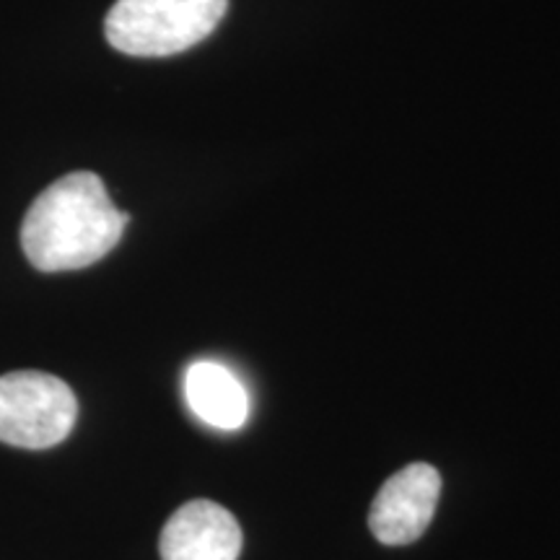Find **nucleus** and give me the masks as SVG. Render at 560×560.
<instances>
[{
  "instance_id": "f257e3e1",
  "label": "nucleus",
  "mask_w": 560,
  "mask_h": 560,
  "mask_svg": "<svg viewBox=\"0 0 560 560\" xmlns=\"http://www.w3.org/2000/svg\"><path fill=\"white\" fill-rule=\"evenodd\" d=\"M128 221L96 174L73 172L52 182L26 210L21 247L42 272L81 270L117 247Z\"/></svg>"
},
{
  "instance_id": "f03ea898",
  "label": "nucleus",
  "mask_w": 560,
  "mask_h": 560,
  "mask_svg": "<svg viewBox=\"0 0 560 560\" xmlns=\"http://www.w3.org/2000/svg\"><path fill=\"white\" fill-rule=\"evenodd\" d=\"M226 9L229 0H117L104 32L125 55L166 58L206 39Z\"/></svg>"
},
{
  "instance_id": "7ed1b4c3",
  "label": "nucleus",
  "mask_w": 560,
  "mask_h": 560,
  "mask_svg": "<svg viewBox=\"0 0 560 560\" xmlns=\"http://www.w3.org/2000/svg\"><path fill=\"white\" fill-rule=\"evenodd\" d=\"M79 400L73 389L45 371L0 376V441L19 450H50L73 431Z\"/></svg>"
},
{
  "instance_id": "20e7f679",
  "label": "nucleus",
  "mask_w": 560,
  "mask_h": 560,
  "mask_svg": "<svg viewBox=\"0 0 560 560\" xmlns=\"http://www.w3.org/2000/svg\"><path fill=\"white\" fill-rule=\"evenodd\" d=\"M441 495L436 467L416 462L384 482L371 503L369 527L384 545H410L418 540L433 520Z\"/></svg>"
},
{
  "instance_id": "39448f33",
  "label": "nucleus",
  "mask_w": 560,
  "mask_h": 560,
  "mask_svg": "<svg viewBox=\"0 0 560 560\" xmlns=\"http://www.w3.org/2000/svg\"><path fill=\"white\" fill-rule=\"evenodd\" d=\"M161 560H236L242 529L234 514L213 501H190L161 532Z\"/></svg>"
},
{
  "instance_id": "423d86ee",
  "label": "nucleus",
  "mask_w": 560,
  "mask_h": 560,
  "mask_svg": "<svg viewBox=\"0 0 560 560\" xmlns=\"http://www.w3.org/2000/svg\"><path fill=\"white\" fill-rule=\"evenodd\" d=\"M185 397L202 423L221 431L242 429L249 397L240 376L219 361H195L185 374Z\"/></svg>"
}]
</instances>
